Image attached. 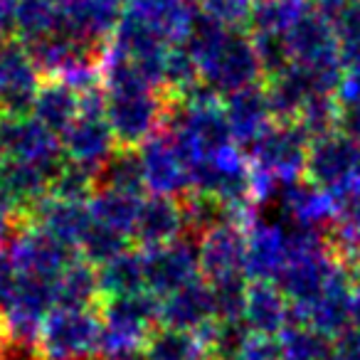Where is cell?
<instances>
[{
  "label": "cell",
  "mask_w": 360,
  "mask_h": 360,
  "mask_svg": "<svg viewBox=\"0 0 360 360\" xmlns=\"http://www.w3.org/2000/svg\"><path fill=\"white\" fill-rule=\"evenodd\" d=\"M35 348L42 360H94L101 353V314L94 306H55Z\"/></svg>",
  "instance_id": "6da1fadb"
},
{
  "label": "cell",
  "mask_w": 360,
  "mask_h": 360,
  "mask_svg": "<svg viewBox=\"0 0 360 360\" xmlns=\"http://www.w3.org/2000/svg\"><path fill=\"white\" fill-rule=\"evenodd\" d=\"M160 299L150 291L104 299L101 314V355H121L146 350L158 330Z\"/></svg>",
  "instance_id": "7a4b0ae2"
},
{
  "label": "cell",
  "mask_w": 360,
  "mask_h": 360,
  "mask_svg": "<svg viewBox=\"0 0 360 360\" xmlns=\"http://www.w3.org/2000/svg\"><path fill=\"white\" fill-rule=\"evenodd\" d=\"M119 141L106 119L104 86H96L82 94V109L75 124L62 134V153L67 163H75L99 175L104 165L119 150Z\"/></svg>",
  "instance_id": "3957f363"
},
{
  "label": "cell",
  "mask_w": 360,
  "mask_h": 360,
  "mask_svg": "<svg viewBox=\"0 0 360 360\" xmlns=\"http://www.w3.org/2000/svg\"><path fill=\"white\" fill-rule=\"evenodd\" d=\"M198 62L200 82L220 96H230L264 79L255 40L242 30H227Z\"/></svg>",
  "instance_id": "277c9868"
},
{
  "label": "cell",
  "mask_w": 360,
  "mask_h": 360,
  "mask_svg": "<svg viewBox=\"0 0 360 360\" xmlns=\"http://www.w3.org/2000/svg\"><path fill=\"white\" fill-rule=\"evenodd\" d=\"M311 136L299 121H274L252 146H247L252 165L269 173L281 186L294 183L306 173Z\"/></svg>",
  "instance_id": "5b68a950"
},
{
  "label": "cell",
  "mask_w": 360,
  "mask_h": 360,
  "mask_svg": "<svg viewBox=\"0 0 360 360\" xmlns=\"http://www.w3.org/2000/svg\"><path fill=\"white\" fill-rule=\"evenodd\" d=\"M306 180L316 183L335 198L360 186V143L343 131L319 136L311 141L306 158Z\"/></svg>",
  "instance_id": "8992f818"
},
{
  "label": "cell",
  "mask_w": 360,
  "mask_h": 360,
  "mask_svg": "<svg viewBox=\"0 0 360 360\" xmlns=\"http://www.w3.org/2000/svg\"><path fill=\"white\" fill-rule=\"evenodd\" d=\"M141 252H143L146 289L158 299L183 289V286L202 276L198 240H193V237H180V240L168 242V245L150 247V250Z\"/></svg>",
  "instance_id": "52a82bcc"
},
{
  "label": "cell",
  "mask_w": 360,
  "mask_h": 360,
  "mask_svg": "<svg viewBox=\"0 0 360 360\" xmlns=\"http://www.w3.org/2000/svg\"><path fill=\"white\" fill-rule=\"evenodd\" d=\"M141 170L150 195L180 198L191 193V163L168 131H158L139 146Z\"/></svg>",
  "instance_id": "ba28073f"
},
{
  "label": "cell",
  "mask_w": 360,
  "mask_h": 360,
  "mask_svg": "<svg viewBox=\"0 0 360 360\" xmlns=\"http://www.w3.org/2000/svg\"><path fill=\"white\" fill-rule=\"evenodd\" d=\"M42 84V72L27 42L20 37L0 40V111L27 114Z\"/></svg>",
  "instance_id": "9c48e42d"
},
{
  "label": "cell",
  "mask_w": 360,
  "mask_h": 360,
  "mask_svg": "<svg viewBox=\"0 0 360 360\" xmlns=\"http://www.w3.org/2000/svg\"><path fill=\"white\" fill-rule=\"evenodd\" d=\"M355 279L358 274L340 262L338 274L314 304H309L306 309H291V323H309L330 340L343 338L345 333H350V323H353Z\"/></svg>",
  "instance_id": "30bf717a"
},
{
  "label": "cell",
  "mask_w": 360,
  "mask_h": 360,
  "mask_svg": "<svg viewBox=\"0 0 360 360\" xmlns=\"http://www.w3.org/2000/svg\"><path fill=\"white\" fill-rule=\"evenodd\" d=\"M0 146L11 160L60 168L65 163L62 139L32 114H0Z\"/></svg>",
  "instance_id": "8fae6325"
},
{
  "label": "cell",
  "mask_w": 360,
  "mask_h": 360,
  "mask_svg": "<svg viewBox=\"0 0 360 360\" xmlns=\"http://www.w3.org/2000/svg\"><path fill=\"white\" fill-rule=\"evenodd\" d=\"M291 257V225L286 220H255L247 225L245 276L250 281H276Z\"/></svg>",
  "instance_id": "7c38bea8"
},
{
  "label": "cell",
  "mask_w": 360,
  "mask_h": 360,
  "mask_svg": "<svg viewBox=\"0 0 360 360\" xmlns=\"http://www.w3.org/2000/svg\"><path fill=\"white\" fill-rule=\"evenodd\" d=\"M124 6L126 0H60L57 32L86 45L106 47L124 15Z\"/></svg>",
  "instance_id": "4fadbf2b"
},
{
  "label": "cell",
  "mask_w": 360,
  "mask_h": 360,
  "mask_svg": "<svg viewBox=\"0 0 360 360\" xmlns=\"http://www.w3.org/2000/svg\"><path fill=\"white\" fill-rule=\"evenodd\" d=\"M217 321L215 296L210 281L205 276L191 281L183 289L163 296L158 304V326L160 328L183 330V333L200 335L210 323Z\"/></svg>",
  "instance_id": "5bb4252c"
},
{
  "label": "cell",
  "mask_w": 360,
  "mask_h": 360,
  "mask_svg": "<svg viewBox=\"0 0 360 360\" xmlns=\"http://www.w3.org/2000/svg\"><path fill=\"white\" fill-rule=\"evenodd\" d=\"M276 202H279L281 215L289 225L306 227V230L328 232L338 217V200L333 193L323 191L304 178L286 183Z\"/></svg>",
  "instance_id": "9a60e30c"
},
{
  "label": "cell",
  "mask_w": 360,
  "mask_h": 360,
  "mask_svg": "<svg viewBox=\"0 0 360 360\" xmlns=\"http://www.w3.org/2000/svg\"><path fill=\"white\" fill-rule=\"evenodd\" d=\"M195 240L198 252H200V269L205 279L245 274L247 227L225 220L198 235Z\"/></svg>",
  "instance_id": "2e32d148"
},
{
  "label": "cell",
  "mask_w": 360,
  "mask_h": 360,
  "mask_svg": "<svg viewBox=\"0 0 360 360\" xmlns=\"http://www.w3.org/2000/svg\"><path fill=\"white\" fill-rule=\"evenodd\" d=\"M188 220L180 198L148 195L141 200L139 220L134 227V242L141 250L160 247L186 237Z\"/></svg>",
  "instance_id": "e0dca14e"
},
{
  "label": "cell",
  "mask_w": 360,
  "mask_h": 360,
  "mask_svg": "<svg viewBox=\"0 0 360 360\" xmlns=\"http://www.w3.org/2000/svg\"><path fill=\"white\" fill-rule=\"evenodd\" d=\"M27 220L42 227L47 235L60 240L62 245L79 252L82 242H84L86 232L91 227V212L86 202L62 200V198L47 195L45 200H40L27 212Z\"/></svg>",
  "instance_id": "ac0fdd59"
},
{
  "label": "cell",
  "mask_w": 360,
  "mask_h": 360,
  "mask_svg": "<svg viewBox=\"0 0 360 360\" xmlns=\"http://www.w3.org/2000/svg\"><path fill=\"white\" fill-rule=\"evenodd\" d=\"M266 99H269L274 121H296L304 111V106L314 99L316 94H323L319 89V82L306 67L294 65L284 67L276 75L266 77Z\"/></svg>",
  "instance_id": "d6986e66"
},
{
  "label": "cell",
  "mask_w": 360,
  "mask_h": 360,
  "mask_svg": "<svg viewBox=\"0 0 360 360\" xmlns=\"http://www.w3.org/2000/svg\"><path fill=\"white\" fill-rule=\"evenodd\" d=\"M225 114L237 146H252L274 124L266 89L262 84L247 86V89L225 96Z\"/></svg>",
  "instance_id": "ffe728a7"
},
{
  "label": "cell",
  "mask_w": 360,
  "mask_h": 360,
  "mask_svg": "<svg viewBox=\"0 0 360 360\" xmlns=\"http://www.w3.org/2000/svg\"><path fill=\"white\" fill-rule=\"evenodd\" d=\"M60 168L6 158L3 165H0V188H3V191L15 200V205L27 215L37 202L50 195L52 180H55Z\"/></svg>",
  "instance_id": "44dd1931"
},
{
  "label": "cell",
  "mask_w": 360,
  "mask_h": 360,
  "mask_svg": "<svg viewBox=\"0 0 360 360\" xmlns=\"http://www.w3.org/2000/svg\"><path fill=\"white\" fill-rule=\"evenodd\" d=\"M242 321L252 333L279 335L291 323V301L274 281H250Z\"/></svg>",
  "instance_id": "7402d4cb"
},
{
  "label": "cell",
  "mask_w": 360,
  "mask_h": 360,
  "mask_svg": "<svg viewBox=\"0 0 360 360\" xmlns=\"http://www.w3.org/2000/svg\"><path fill=\"white\" fill-rule=\"evenodd\" d=\"M79 109H82V94L75 86L67 84L65 79H57V77H45L27 114H32L42 126L55 131L62 139V134L79 116Z\"/></svg>",
  "instance_id": "603a6c76"
},
{
  "label": "cell",
  "mask_w": 360,
  "mask_h": 360,
  "mask_svg": "<svg viewBox=\"0 0 360 360\" xmlns=\"http://www.w3.org/2000/svg\"><path fill=\"white\" fill-rule=\"evenodd\" d=\"M338 200V217L328 230L333 252L345 266L360 274V186L345 191Z\"/></svg>",
  "instance_id": "cb8c5ba5"
},
{
  "label": "cell",
  "mask_w": 360,
  "mask_h": 360,
  "mask_svg": "<svg viewBox=\"0 0 360 360\" xmlns=\"http://www.w3.org/2000/svg\"><path fill=\"white\" fill-rule=\"evenodd\" d=\"M96 274H99V289L104 299L148 291L146 289L143 252L141 250H131L129 247L126 252L116 255L114 259L96 266Z\"/></svg>",
  "instance_id": "d4e9b609"
},
{
  "label": "cell",
  "mask_w": 360,
  "mask_h": 360,
  "mask_svg": "<svg viewBox=\"0 0 360 360\" xmlns=\"http://www.w3.org/2000/svg\"><path fill=\"white\" fill-rule=\"evenodd\" d=\"M141 200H143L141 195L119 193V191H111V188L99 186L86 205H89L91 220L94 222L111 227V230L121 232V235H129L134 240V227L136 220H139Z\"/></svg>",
  "instance_id": "484cf974"
},
{
  "label": "cell",
  "mask_w": 360,
  "mask_h": 360,
  "mask_svg": "<svg viewBox=\"0 0 360 360\" xmlns=\"http://www.w3.org/2000/svg\"><path fill=\"white\" fill-rule=\"evenodd\" d=\"M99 296L96 266L84 257H75L57 279V306H94Z\"/></svg>",
  "instance_id": "4316f807"
},
{
  "label": "cell",
  "mask_w": 360,
  "mask_h": 360,
  "mask_svg": "<svg viewBox=\"0 0 360 360\" xmlns=\"http://www.w3.org/2000/svg\"><path fill=\"white\" fill-rule=\"evenodd\" d=\"M284 360H330L335 340L319 333L309 323H289L279 333Z\"/></svg>",
  "instance_id": "83f0119b"
},
{
  "label": "cell",
  "mask_w": 360,
  "mask_h": 360,
  "mask_svg": "<svg viewBox=\"0 0 360 360\" xmlns=\"http://www.w3.org/2000/svg\"><path fill=\"white\" fill-rule=\"evenodd\" d=\"M60 27V0H18V37L37 42Z\"/></svg>",
  "instance_id": "f1b7e54d"
},
{
  "label": "cell",
  "mask_w": 360,
  "mask_h": 360,
  "mask_svg": "<svg viewBox=\"0 0 360 360\" xmlns=\"http://www.w3.org/2000/svg\"><path fill=\"white\" fill-rule=\"evenodd\" d=\"M309 6L289 3V0H257L250 15L252 35H286L291 25L306 13Z\"/></svg>",
  "instance_id": "f546056e"
},
{
  "label": "cell",
  "mask_w": 360,
  "mask_h": 360,
  "mask_svg": "<svg viewBox=\"0 0 360 360\" xmlns=\"http://www.w3.org/2000/svg\"><path fill=\"white\" fill-rule=\"evenodd\" d=\"M99 186L111 188V191H119V193L141 195L146 191V183H143V170H141L139 150L136 148L116 150L114 158L99 173Z\"/></svg>",
  "instance_id": "4dcf8cb0"
},
{
  "label": "cell",
  "mask_w": 360,
  "mask_h": 360,
  "mask_svg": "<svg viewBox=\"0 0 360 360\" xmlns=\"http://www.w3.org/2000/svg\"><path fill=\"white\" fill-rule=\"evenodd\" d=\"M202 353H207V350L198 335L173 328H160V326L146 345L148 360H193Z\"/></svg>",
  "instance_id": "1f68e13d"
},
{
  "label": "cell",
  "mask_w": 360,
  "mask_h": 360,
  "mask_svg": "<svg viewBox=\"0 0 360 360\" xmlns=\"http://www.w3.org/2000/svg\"><path fill=\"white\" fill-rule=\"evenodd\" d=\"M195 84H200V65L183 42H175L165 55V91L180 96Z\"/></svg>",
  "instance_id": "d6a6232c"
},
{
  "label": "cell",
  "mask_w": 360,
  "mask_h": 360,
  "mask_svg": "<svg viewBox=\"0 0 360 360\" xmlns=\"http://www.w3.org/2000/svg\"><path fill=\"white\" fill-rule=\"evenodd\" d=\"M328 22L338 40L343 65L360 60V0H343Z\"/></svg>",
  "instance_id": "836d02e7"
},
{
  "label": "cell",
  "mask_w": 360,
  "mask_h": 360,
  "mask_svg": "<svg viewBox=\"0 0 360 360\" xmlns=\"http://www.w3.org/2000/svg\"><path fill=\"white\" fill-rule=\"evenodd\" d=\"M207 281H210L212 296H215L217 319L242 321L245 304H247V291H250V279L245 274H232V276H220V279H207Z\"/></svg>",
  "instance_id": "e575fe53"
},
{
  "label": "cell",
  "mask_w": 360,
  "mask_h": 360,
  "mask_svg": "<svg viewBox=\"0 0 360 360\" xmlns=\"http://www.w3.org/2000/svg\"><path fill=\"white\" fill-rule=\"evenodd\" d=\"M96 188H99V175L65 160L62 168L57 170L55 180H52L50 195L62 198V200L89 202V198L96 193Z\"/></svg>",
  "instance_id": "d590c367"
},
{
  "label": "cell",
  "mask_w": 360,
  "mask_h": 360,
  "mask_svg": "<svg viewBox=\"0 0 360 360\" xmlns=\"http://www.w3.org/2000/svg\"><path fill=\"white\" fill-rule=\"evenodd\" d=\"M131 245V237L129 235H121V232L111 230V227H104L99 222L91 220V227L86 232L84 242H82L79 252L86 262H91L94 266L104 264V262L114 259L116 255L126 252Z\"/></svg>",
  "instance_id": "8d00e7d4"
},
{
  "label": "cell",
  "mask_w": 360,
  "mask_h": 360,
  "mask_svg": "<svg viewBox=\"0 0 360 360\" xmlns=\"http://www.w3.org/2000/svg\"><path fill=\"white\" fill-rule=\"evenodd\" d=\"M304 131L311 136V141L319 139V136L333 134L338 131L340 124V104L335 99V94H316L309 104L304 106L299 119Z\"/></svg>",
  "instance_id": "74e56055"
},
{
  "label": "cell",
  "mask_w": 360,
  "mask_h": 360,
  "mask_svg": "<svg viewBox=\"0 0 360 360\" xmlns=\"http://www.w3.org/2000/svg\"><path fill=\"white\" fill-rule=\"evenodd\" d=\"M183 207H186V220H188V230L202 235L210 227L220 225V222L230 220L227 210L217 198L205 195V193H188L183 198Z\"/></svg>",
  "instance_id": "f35d334b"
},
{
  "label": "cell",
  "mask_w": 360,
  "mask_h": 360,
  "mask_svg": "<svg viewBox=\"0 0 360 360\" xmlns=\"http://www.w3.org/2000/svg\"><path fill=\"white\" fill-rule=\"evenodd\" d=\"M257 0H200L198 11L205 13L215 22H220L227 30H242L250 25L252 8Z\"/></svg>",
  "instance_id": "ab89813d"
},
{
  "label": "cell",
  "mask_w": 360,
  "mask_h": 360,
  "mask_svg": "<svg viewBox=\"0 0 360 360\" xmlns=\"http://www.w3.org/2000/svg\"><path fill=\"white\" fill-rule=\"evenodd\" d=\"M252 40H255L257 55H259V62L264 67V79L291 65L284 35H252Z\"/></svg>",
  "instance_id": "60d3db41"
},
{
  "label": "cell",
  "mask_w": 360,
  "mask_h": 360,
  "mask_svg": "<svg viewBox=\"0 0 360 360\" xmlns=\"http://www.w3.org/2000/svg\"><path fill=\"white\" fill-rule=\"evenodd\" d=\"M235 360H284L281 358V343L279 335H264V333H247L242 345L237 348Z\"/></svg>",
  "instance_id": "b9f144b4"
},
{
  "label": "cell",
  "mask_w": 360,
  "mask_h": 360,
  "mask_svg": "<svg viewBox=\"0 0 360 360\" xmlns=\"http://www.w3.org/2000/svg\"><path fill=\"white\" fill-rule=\"evenodd\" d=\"M27 220V215L15 205L11 195L0 188V250L11 242V237L20 230V225Z\"/></svg>",
  "instance_id": "7bdbcfd3"
},
{
  "label": "cell",
  "mask_w": 360,
  "mask_h": 360,
  "mask_svg": "<svg viewBox=\"0 0 360 360\" xmlns=\"http://www.w3.org/2000/svg\"><path fill=\"white\" fill-rule=\"evenodd\" d=\"M335 99L340 106H360V60L343 65V79L335 91Z\"/></svg>",
  "instance_id": "ee69618b"
},
{
  "label": "cell",
  "mask_w": 360,
  "mask_h": 360,
  "mask_svg": "<svg viewBox=\"0 0 360 360\" xmlns=\"http://www.w3.org/2000/svg\"><path fill=\"white\" fill-rule=\"evenodd\" d=\"M18 35V0H0V40Z\"/></svg>",
  "instance_id": "f6af8a7d"
},
{
  "label": "cell",
  "mask_w": 360,
  "mask_h": 360,
  "mask_svg": "<svg viewBox=\"0 0 360 360\" xmlns=\"http://www.w3.org/2000/svg\"><path fill=\"white\" fill-rule=\"evenodd\" d=\"M338 129L345 136L360 143V106H340V124Z\"/></svg>",
  "instance_id": "bcb514c9"
},
{
  "label": "cell",
  "mask_w": 360,
  "mask_h": 360,
  "mask_svg": "<svg viewBox=\"0 0 360 360\" xmlns=\"http://www.w3.org/2000/svg\"><path fill=\"white\" fill-rule=\"evenodd\" d=\"M330 360H360V343L353 333H345L343 338L335 340V348Z\"/></svg>",
  "instance_id": "7dc6e473"
},
{
  "label": "cell",
  "mask_w": 360,
  "mask_h": 360,
  "mask_svg": "<svg viewBox=\"0 0 360 360\" xmlns=\"http://www.w3.org/2000/svg\"><path fill=\"white\" fill-rule=\"evenodd\" d=\"M0 360H42L40 353H37L35 345H22V343H13L11 350Z\"/></svg>",
  "instance_id": "c3c4849f"
},
{
  "label": "cell",
  "mask_w": 360,
  "mask_h": 360,
  "mask_svg": "<svg viewBox=\"0 0 360 360\" xmlns=\"http://www.w3.org/2000/svg\"><path fill=\"white\" fill-rule=\"evenodd\" d=\"M11 345H13V338H11V330H8V326H6V321H3V316H0V358L11 350Z\"/></svg>",
  "instance_id": "681fc988"
},
{
  "label": "cell",
  "mask_w": 360,
  "mask_h": 360,
  "mask_svg": "<svg viewBox=\"0 0 360 360\" xmlns=\"http://www.w3.org/2000/svg\"><path fill=\"white\" fill-rule=\"evenodd\" d=\"M99 360H148L146 350H136V353H121V355H101Z\"/></svg>",
  "instance_id": "f907efd6"
},
{
  "label": "cell",
  "mask_w": 360,
  "mask_h": 360,
  "mask_svg": "<svg viewBox=\"0 0 360 360\" xmlns=\"http://www.w3.org/2000/svg\"><path fill=\"white\" fill-rule=\"evenodd\" d=\"M289 3H299V6H309V0H289Z\"/></svg>",
  "instance_id": "816d5d0a"
},
{
  "label": "cell",
  "mask_w": 360,
  "mask_h": 360,
  "mask_svg": "<svg viewBox=\"0 0 360 360\" xmlns=\"http://www.w3.org/2000/svg\"><path fill=\"white\" fill-rule=\"evenodd\" d=\"M3 160H6V153H3V146H0V165H3Z\"/></svg>",
  "instance_id": "f5cc1de1"
},
{
  "label": "cell",
  "mask_w": 360,
  "mask_h": 360,
  "mask_svg": "<svg viewBox=\"0 0 360 360\" xmlns=\"http://www.w3.org/2000/svg\"><path fill=\"white\" fill-rule=\"evenodd\" d=\"M0 114H3V111H0Z\"/></svg>",
  "instance_id": "db71d44e"
}]
</instances>
